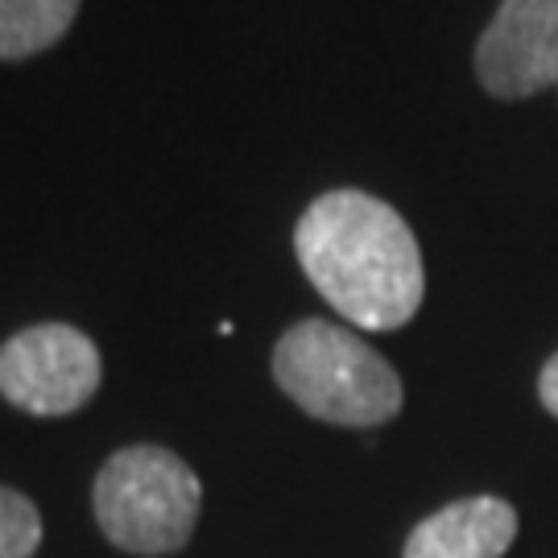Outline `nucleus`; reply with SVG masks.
<instances>
[{"instance_id": "nucleus-5", "label": "nucleus", "mask_w": 558, "mask_h": 558, "mask_svg": "<svg viewBox=\"0 0 558 558\" xmlns=\"http://www.w3.org/2000/svg\"><path fill=\"white\" fill-rule=\"evenodd\" d=\"M476 80L497 100L558 87V0H500L476 41Z\"/></svg>"}, {"instance_id": "nucleus-6", "label": "nucleus", "mask_w": 558, "mask_h": 558, "mask_svg": "<svg viewBox=\"0 0 558 558\" xmlns=\"http://www.w3.org/2000/svg\"><path fill=\"white\" fill-rule=\"evenodd\" d=\"M513 538L518 509L509 500L463 497L418 521L401 558H505Z\"/></svg>"}, {"instance_id": "nucleus-8", "label": "nucleus", "mask_w": 558, "mask_h": 558, "mask_svg": "<svg viewBox=\"0 0 558 558\" xmlns=\"http://www.w3.org/2000/svg\"><path fill=\"white\" fill-rule=\"evenodd\" d=\"M41 546V513L38 505L0 484V558H34Z\"/></svg>"}, {"instance_id": "nucleus-7", "label": "nucleus", "mask_w": 558, "mask_h": 558, "mask_svg": "<svg viewBox=\"0 0 558 558\" xmlns=\"http://www.w3.org/2000/svg\"><path fill=\"white\" fill-rule=\"evenodd\" d=\"M83 0H0V62H21L59 46Z\"/></svg>"}, {"instance_id": "nucleus-2", "label": "nucleus", "mask_w": 558, "mask_h": 558, "mask_svg": "<svg viewBox=\"0 0 558 558\" xmlns=\"http://www.w3.org/2000/svg\"><path fill=\"white\" fill-rule=\"evenodd\" d=\"M274 380L302 414L331 426H380L398 418L405 401L398 368L356 331L327 319H302L278 339Z\"/></svg>"}, {"instance_id": "nucleus-9", "label": "nucleus", "mask_w": 558, "mask_h": 558, "mask_svg": "<svg viewBox=\"0 0 558 558\" xmlns=\"http://www.w3.org/2000/svg\"><path fill=\"white\" fill-rule=\"evenodd\" d=\"M538 398H542V405L550 410L558 418V352L546 364H542V377H538Z\"/></svg>"}, {"instance_id": "nucleus-3", "label": "nucleus", "mask_w": 558, "mask_h": 558, "mask_svg": "<svg viewBox=\"0 0 558 558\" xmlns=\"http://www.w3.org/2000/svg\"><path fill=\"white\" fill-rule=\"evenodd\" d=\"M199 476L166 447H124L108 459L92 488L104 538L124 555H174L199 521Z\"/></svg>"}, {"instance_id": "nucleus-4", "label": "nucleus", "mask_w": 558, "mask_h": 558, "mask_svg": "<svg viewBox=\"0 0 558 558\" xmlns=\"http://www.w3.org/2000/svg\"><path fill=\"white\" fill-rule=\"evenodd\" d=\"M104 360L71 323H38L0 343V393L25 414L62 418L96 398Z\"/></svg>"}, {"instance_id": "nucleus-1", "label": "nucleus", "mask_w": 558, "mask_h": 558, "mask_svg": "<svg viewBox=\"0 0 558 558\" xmlns=\"http://www.w3.org/2000/svg\"><path fill=\"white\" fill-rule=\"evenodd\" d=\"M302 274L339 319L360 331H398L426 299L422 248L410 223L368 191H327L294 228Z\"/></svg>"}]
</instances>
